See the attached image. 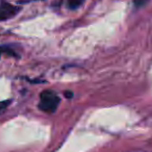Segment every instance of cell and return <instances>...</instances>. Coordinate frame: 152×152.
<instances>
[{
  "label": "cell",
  "instance_id": "2",
  "mask_svg": "<svg viewBox=\"0 0 152 152\" xmlns=\"http://www.w3.org/2000/svg\"><path fill=\"white\" fill-rule=\"evenodd\" d=\"M20 11V7H15L11 3L2 2L0 4V21L11 19L15 17Z\"/></svg>",
  "mask_w": 152,
  "mask_h": 152
},
{
  "label": "cell",
  "instance_id": "3",
  "mask_svg": "<svg viewBox=\"0 0 152 152\" xmlns=\"http://www.w3.org/2000/svg\"><path fill=\"white\" fill-rule=\"evenodd\" d=\"M85 0H68V3H69V7L70 9L72 10H75L77 7H79L81 4L83 3Z\"/></svg>",
  "mask_w": 152,
  "mask_h": 152
},
{
  "label": "cell",
  "instance_id": "1",
  "mask_svg": "<svg viewBox=\"0 0 152 152\" xmlns=\"http://www.w3.org/2000/svg\"><path fill=\"white\" fill-rule=\"evenodd\" d=\"M59 104V97L52 91H44L41 93L39 108L45 113H54Z\"/></svg>",
  "mask_w": 152,
  "mask_h": 152
},
{
  "label": "cell",
  "instance_id": "4",
  "mask_svg": "<svg viewBox=\"0 0 152 152\" xmlns=\"http://www.w3.org/2000/svg\"><path fill=\"white\" fill-rule=\"evenodd\" d=\"M133 1H134V5H135V7H143V5H145L146 3L149 1V0H133Z\"/></svg>",
  "mask_w": 152,
  "mask_h": 152
},
{
  "label": "cell",
  "instance_id": "6",
  "mask_svg": "<svg viewBox=\"0 0 152 152\" xmlns=\"http://www.w3.org/2000/svg\"><path fill=\"white\" fill-rule=\"evenodd\" d=\"M0 56H1V49H0Z\"/></svg>",
  "mask_w": 152,
  "mask_h": 152
},
{
  "label": "cell",
  "instance_id": "5",
  "mask_svg": "<svg viewBox=\"0 0 152 152\" xmlns=\"http://www.w3.org/2000/svg\"><path fill=\"white\" fill-rule=\"evenodd\" d=\"M66 97L69 98V97H72V93H69V92H66Z\"/></svg>",
  "mask_w": 152,
  "mask_h": 152
}]
</instances>
